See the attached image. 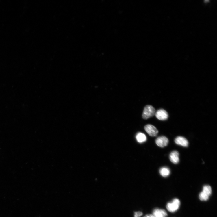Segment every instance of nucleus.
<instances>
[{
    "label": "nucleus",
    "instance_id": "1",
    "mask_svg": "<svg viewBox=\"0 0 217 217\" xmlns=\"http://www.w3.org/2000/svg\"><path fill=\"white\" fill-rule=\"evenodd\" d=\"M156 112L155 109L153 106L147 105L144 107L142 117L144 120H147L155 115Z\"/></svg>",
    "mask_w": 217,
    "mask_h": 217
},
{
    "label": "nucleus",
    "instance_id": "2",
    "mask_svg": "<svg viewBox=\"0 0 217 217\" xmlns=\"http://www.w3.org/2000/svg\"><path fill=\"white\" fill-rule=\"evenodd\" d=\"M212 193V189L210 186L205 185L203 186V191L199 195V198L201 201L208 200Z\"/></svg>",
    "mask_w": 217,
    "mask_h": 217
},
{
    "label": "nucleus",
    "instance_id": "3",
    "mask_svg": "<svg viewBox=\"0 0 217 217\" xmlns=\"http://www.w3.org/2000/svg\"><path fill=\"white\" fill-rule=\"evenodd\" d=\"M180 205V201L178 199H175L171 202L168 203L166 208L170 212H174L179 209Z\"/></svg>",
    "mask_w": 217,
    "mask_h": 217
},
{
    "label": "nucleus",
    "instance_id": "4",
    "mask_svg": "<svg viewBox=\"0 0 217 217\" xmlns=\"http://www.w3.org/2000/svg\"><path fill=\"white\" fill-rule=\"evenodd\" d=\"M144 128L146 132L151 137L156 136L158 134V130L152 125H146L145 126Z\"/></svg>",
    "mask_w": 217,
    "mask_h": 217
},
{
    "label": "nucleus",
    "instance_id": "5",
    "mask_svg": "<svg viewBox=\"0 0 217 217\" xmlns=\"http://www.w3.org/2000/svg\"><path fill=\"white\" fill-rule=\"evenodd\" d=\"M155 115L158 119L161 121L166 120L169 117L167 112L162 109H159L156 112Z\"/></svg>",
    "mask_w": 217,
    "mask_h": 217
},
{
    "label": "nucleus",
    "instance_id": "6",
    "mask_svg": "<svg viewBox=\"0 0 217 217\" xmlns=\"http://www.w3.org/2000/svg\"><path fill=\"white\" fill-rule=\"evenodd\" d=\"M157 145L161 148H164L169 143V140L164 136H161L158 137L156 140Z\"/></svg>",
    "mask_w": 217,
    "mask_h": 217
},
{
    "label": "nucleus",
    "instance_id": "7",
    "mask_svg": "<svg viewBox=\"0 0 217 217\" xmlns=\"http://www.w3.org/2000/svg\"><path fill=\"white\" fill-rule=\"evenodd\" d=\"M175 142L177 144L183 146L187 147L188 145V140L182 136H178L175 139Z\"/></svg>",
    "mask_w": 217,
    "mask_h": 217
},
{
    "label": "nucleus",
    "instance_id": "8",
    "mask_svg": "<svg viewBox=\"0 0 217 217\" xmlns=\"http://www.w3.org/2000/svg\"><path fill=\"white\" fill-rule=\"evenodd\" d=\"M179 154L178 151H175L170 154L169 158L171 162L175 164L179 163Z\"/></svg>",
    "mask_w": 217,
    "mask_h": 217
},
{
    "label": "nucleus",
    "instance_id": "9",
    "mask_svg": "<svg viewBox=\"0 0 217 217\" xmlns=\"http://www.w3.org/2000/svg\"><path fill=\"white\" fill-rule=\"evenodd\" d=\"M152 215L153 217H166L167 214L165 210L157 208L153 211Z\"/></svg>",
    "mask_w": 217,
    "mask_h": 217
},
{
    "label": "nucleus",
    "instance_id": "10",
    "mask_svg": "<svg viewBox=\"0 0 217 217\" xmlns=\"http://www.w3.org/2000/svg\"><path fill=\"white\" fill-rule=\"evenodd\" d=\"M137 141L139 143H142L146 141L147 138L146 135L141 132H139L136 136Z\"/></svg>",
    "mask_w": 217,
    "mask_h": 217
},
{
    "label": "nucleus",
    "instance_id": "11",
    "mask_svg": "<svg viewBox=\"0 0 217 217\" xmlns=\"http://www.w3.org/2000/svg\"><path fill=\"white\" fill-rule=\"evenodd\" d=\"M161 175L164 177L168 176L170 174V170L169 168L164 167L161 168L159 170Z\"/></svg>",
    "mask_w": 217,
    "mask_h": 217
},
{
    "label": "nucleus",
    "instance_id": "12",
    "mask_svg": "<svg viewBox=\"0 0 217 217\" xmlns=\"http://www.w3.org/2000/svg\"><path fill=\"white\" fill-rule=\"evenodd\" d=\"M143 214V213L141 212H135L134 217H140Z\"/></svg>",
    "mask_w": 217,
    "mask_h": 217
},
{
    "label": "nucleus",
    "instance_id": "13",
    "mask_svg": "<svg viewBox=\"0 0 217 217\" xmlns=\"http://www.w3.org/2000/svg\"><path fill=\"white\" fill-rule=\"evenodd\" d=\"M144 217H153L152 214H149L146 215Z\"/></svg>",
    "mask_w": 217,
    "mask_h": 217
}]
</instances>
